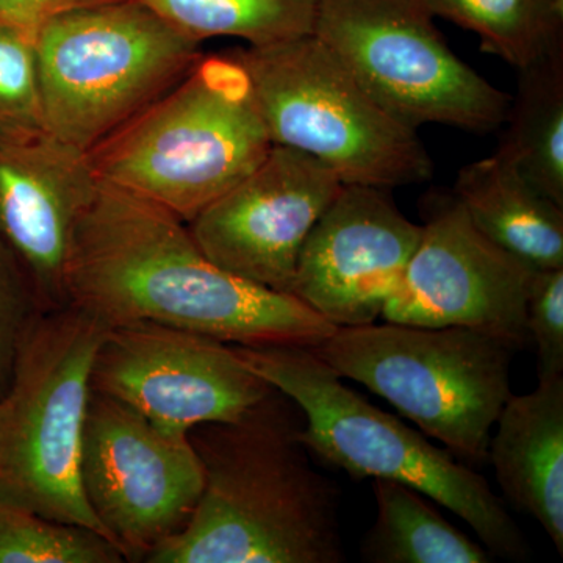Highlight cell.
<instances>
[{
	"instance_id": "2",
	"label": "cell",
	"mask_w": 563,
	"mask_h": 563,
	"mask_svg": "<svg viewBox=\"0 0 563 563\" xmlns=\"http://www.w3.org/2000/svg\"><path fill=\"white\" fill-rule=\"evenodd\" d=\"M298 404L274 388L250 412L190 432L203 488L190 521L150 563L346 561L339 490L301 442Z\"/></svg>"
},
{
	"instance_id": "25",
	"label": "cell",
	"mask_w": 563,
	"mask_h": 563,
	"mask_svg": "<svg viewBox=\"0 0 563 563\" xmlns=\"http://www.w3.org/2000/svg\"><path fill=\"white\" fill-rule=\"evenodd\" d=\"M41 312L31 282L0 240V396L10 383L21 342Z\"/></svg>"
},
{
	"instance_id": "12",
	"label": "cell",
	"mask_w": 563,
	"mask_h": 563,
	"mask_svg": "<svg viewBox=\"0 0 563 563\" xmlns=\"http://www.w3.org/2000/svg\"><path fill=\"white\" fill-rule=\"evenodd\" d=\"M421 228L420 243L380 318L476 329L517 350L528 344L526 301L536 269L490 242L454 195L432 198Z\"/></svg>"
},
{
	"instance_id": "8",
	"label": "cell",
	"mask_w": 563,
	"mask_h": 563,
	"mask_svg": "<svg viewBox=\"0 0 563 563\" xmlns=\"http://www.w3.org/2000/svg\"><path fill=\"white\" fill-rule=\"evenodd\" d=\"M232 55L273 144L309 155L342 184L390 190L432 176L418 131L374 101L312 33Z\"/></svg>"
},
{
	"instance_id": "16",
	"label": "cell",
	"mask_w": 563,
	"mask_h": 563,
	"mask_svg": "<svg viewBox=\"0 0 563 563\" xmlns=\"http://www.w3.org/2000/svg\"><path fill=\"white\" fill-rule=\"evenodd\" d=\"M512 395L496 420L487 461L515 509L531 515L563 554V374Z\"/></svg>"
},
{
	"instance_id": "1",
	"label": "cell",
	"mask_w": 563,
	"mask_h": 563,
	"mask_svg": "<svg viewBox=\"0 0 563 563\" xmlns=\"http://www.w3.org/2000/svg\"><path fill=\"white\" fill-rule=\"evenodd\" d=\"M66 301L107 328L155 322L233 346L317 347L336 329L214 265L187 222L102 180L74 233Z\"/></svg>"
},
{
	"instance_id": "11",
	"label": "cell",
	"mask_w": 563,
	"mask_h": 563,
	"mask_svg": "<svg viewBox=\"0 0 563 563\" xmlns=\"http://www.w3.org/2000/svg\"><path fill=\"white\" fill-rule=\"evenodd\" d=\"M91 388L177 439L198 426L239 420L274 390L232 344L147 321L107 328Z\"/></svg>"
},
{
	"instance_id": "21",
	"label": "cell",
	"mask_w": 563,
	"mask_h": 563,
	"mask_svg": "<svg viewBox=\"0 0 563 563\" xmlns=\"http://www.w3.org/2000/svg\"><path fill=\"white\" fill-rule=\"evenodd\" d=\"M201 44L232 36L266 46L313 32L317 0H135Z\"/></svg>"
},
{
	"instance_id": "18",
	"label": "cell",
	"mask_w": 563,
	"mask_h": 563,
	"mask_svg": "<svg viewBox=\"0 0 563 563\" xmlns=\"http://www.w3.org/2000/svg\"><path fill=\"white\" fill-rule=\"evenodd\" d=\"M496 154L563 207V47L518 70Z\"/></svg>"
},
{
	"instance_id": "6",
	"label": "cell",
	"mask_w": 563,
	"mask_h": 563,
	"mask_svg": "<svg viewBox=\"0 0 563 563\" xmlns=\"http://www.w3.org/2000/svg\"><path fill=\"white\" fill-rule=\"evenodd\" d=\"M312 350L342 379L379 395L459 461H487L493 428L514 395L512 343L457 325L384 321L336 328Z\"/></svg>"
},
{
	"instance_id": "10",
	"label": "cell",
	"mask_w": 563,
	"mask_h": 563,
	"mask_svg": "<svg viewBox=\"0 0 563 563\" xmlns=\"http://www.w3.org/2000/svg\"><path fill=\"white\" fill-rule=\"evenodd\" d=\"M81 488L107 539L125 561H143L190 521L203 488L195 446L91 388Z\"/></svg>"
},
{
	"instance_id": "26",
	"label": "cell",
	"mask_w": 563,
	"mask_h": 563,
	"mask_svg": "<svg viewBox=\"0 0 563 563\" xmlns=\"http://www.w3.org/2000/svg\"><path fill=\"white\" fill-rule=\"evenodd\" d=\"M103 2L111 0H0V24L36 32L63 13Z\"/></svg>"
},
{
	"instance_id": "24",
	"label": "cell",
	"mask_w": 563,
	"mask_h": 563,
	"mask_svg": "<svg viewBox=\"0 0 563 563\" xmlns=\"http://www.w3.org/2000/svg\"><path fill=\"white\" fill-rule=\"evenodd\" d=\"M526 329L537 346L539 379L563 374V268L536 269L526 301Z\"/></svg>"
},
{
	"instance_id": "4",
	"label": "cell",
	"mask_w": 563,
	"mask_h": 563,
	"mask_svg": "<svg viewBox=\"0 0 563 563\" xmlns=\"http://www.w3.org/2000/svg\"><path fill=\"white\" fill-rule=\"evenodd\" d=\"M274 146L233 55L201 57L162 98L88 152L99 180L190 222Z\"/></svg>"
},
{
	"instance_id": "20",
	"label": "cell",
	"mask_w": 563,
	"mask_h": 563,
	"mask_svg": "<svg viewBox=\"0 0 563 563\" xmlns=\"http://www.w3.org/2000/svg\"><path fill=\"white\" fill-rule=\"evenodd\" d=\"M435 18L476 33L481 47L523 69L563 47V0H426Z\"/></svg>"
},
{
	"instance_id": "13",
	"label": "cell",
	"mask_w": 563,
	"mask_h": 563,
	"mask_svg": "<svg viewBox=\"0 0 563 563\" xmlns=\"http://www.w3.org/2000/svg\"><path fill=\"white\" fill-rule=\"evenodd\" d=\"M342 185L309 155L274 144L254 172L196 214L188 229L214 265L290 295L303 242Z\"/></svg>"
},
{
	"instance_id": "22",
	"label": "cell",
	"mask_w": 563,
	"mask_h": 563,
	"mask_svg": "<svg viewBox=\"0 0 563 563\" xmlns=\"http://www.w3.org/2000/svg\"><path fill=\"white\" fill-rule=\"evenodd\" d=\"M124 555L101 533L0 503V563H120Z\"/></svg>"
},
{
	"instance_id": "19",
	"label": "cell",
	"mask_w": 563,
	"mask_h": 563,
	"mask_svg": "<svg viewBox=\"0 0 563 563\" xmlns=\"http://www.w3.org/2000/svg\"><path fill=\"white\" fill-rule=\"evenodd\" d=\"M376 521L362 542L368 563H488L492 554L455 529L410 485L373 479Z\"/></svg>"
},
{
	"instance_id": "7",
	"label": "cell",
	"mask_w": 563,
	"mask_h": 563,
	"mask_svg": "<svg viewBox=\"0 0 563 563\" xmlns=\"http://www.w3.org/2000/svg\"><path fill=\"white\" fill-rule=\"evenodd\" d=\"M46 132L90 152L179 84L201 52L135 0L70 10L35 32Z\"/></svg>"
},
{
	"instance_id": "14",
	"label": "cell",
	"mask_w": 563,
	"mask_h": 563,
	"mask_svg": "<svg viewBox=\"0 0 563 563\" xmlns=\"http://www.w3.org/2000/svg\"><path fill=\"white\" fill-rule=\"evenodd\" d=\"M421 231L387 188L343 184L303 242L290 295L335 328L373 324Z\"/></svg>"
},
{
	"instance_id": "15",
	"label": "cell",
	"mask_w": 563,
	"mask_h": 563,
	"mask_svg": "<svg viewBox=\"0 0 563 563\" xmlns=\"http://www.w3.org/2000/svg\"><path fill=\"white\" fill-rule=\"evenodd\" d=\"M99 184L90 154L47 132L0 140V240L43 312L68 306L74 233Z\"/></svg>"
},
{
	"instance_id": "3",
	"label": "cell",
	"mask_w": 563,
	"mask_h": 563,
	"mask_svg": "<svg viewBox=\"0 0 563 563\" xmlns=\"http://www.w3.org/2000/svg\"><path fill=\"white\" fill-rule=\"evenodd\" d=\"M233 346V344H232ZM247 366L298 404L309 453L354 481L410 485L462 518L495 558L523 562L529 547L483 474L377 409L306 346H233Z\"/></svg>"
},
{
	"instance_id": "17",
	"label": "cell",
	"mask_w": 563,
	"mask_h": 563,
	"mask_svg": "<svg viewBox=\"0 0 563 563\" xmlns=\"http://www.w3.org/2000/svg\"><path fill=\"white\" fill-rule=\"evenodd\" d=\"M453 195L501 250L533 269L563 268V207L496 152L463 166Z\"/></svg>"
},
{
	"instance_id": "23",
	"label": "cell",
	"mask_w": 563,
	"mask_h": 563,
	"mask_svg": "<svg viewBox=\"0 0 563 563\" xmlns=\"http://www.w3.org/2000/svg\"><path fill=\"white\" fill-rule=\"evenodd\" d=\"M43 132L35 32L0 24V140Z\"/></svg>"
},
{
	"instance_id": "5",
	"label": "cell",
	"mask_w": 563,
	"mask_h": 563,
	"mask_svg": "<svg viewBox=\"0 0 563 563\" xmlns=\"http://www.w3.org/2000/svg\"><path fill=\"white\" fill-rule=\"evenodd\" d=\"M107 325L74 306L41 312L0 396V503L106 537L81 488L91 369Z\"/></svg>"
},
{
	"instance_id": "9",
	"label": "cell",
	"mask_w": 563,
	"mask_h": 563,
	"mask_svg": "<svg viewBox=\"0 0 563 563\" xmlns=\"http://www.w3.org/2000/svg\"><path fill=\"white\" fill-rule=\"evenodd\" d=\"M426 0H317L312 35L409 128H503L510 98L448 46Z\"/></svg>"
}]
</instances>
